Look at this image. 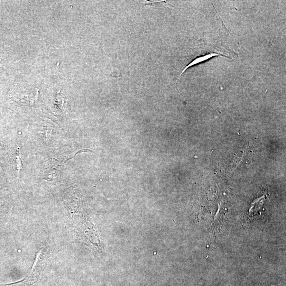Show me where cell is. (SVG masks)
I'll use <instances>...</instances> for the list:
<instances>
[{
  "label": "cell",
  "instance_id": "obj_1",
  "mask_svg": "<svg viewBox=\"0 0 286 286\" xmlns=\"http://www.w3.org/2000/svg\"><path fill=\"white\" fill-rule=\"evenodd\" d=\"M64 164L58 160H52L49 165L47 172H46L45 176L47 177L46 180H52L57 179L60 176L61 168Z\"/></svg>",
  "mask_w": 286,
  "mask_h": 286
},
{
  "label": "cell",
  "instance_id": "obj_4",
  "mask_svg": "<svg viewBox=\"0 0 286 286\" xmlns=\"http://www.w3.org/2000/svg\"><path fill=\"white\" fill-rule=\"evenodd\" d=\"M15 157H16V169L17 171L18 176V177H20L21 171L23 167V165L22 161L21 159L19 151H17Z\"/></svg>",
  "mask_w": 286,
  "mask_h": 286
},
{
  "label": "cell",
  "instance_id": "obj_3",
  "mask_svg": "<svg viewBox=\"0 0 286 286\" xmlns=\"http://www.w3.org/2000/svg\"><path fill=\"white\" fill-rule=\"evenodd\" d=\"M264 200V197L257 199L252 204V207L249 211V216H253V214H255L257 211L259 210L263 205Z\"/></svg>",
  "mask_w": 286,
  "mask_h": 286
},
{
  "label": "cell",
  "instance_id": "obj_2",
  "mask_svg": "<svg viewBox=\"0 0 286 286\" xmlns=\"http://www.w3.org/2000/svg\"><path fill=\"white\" fill-rule=\"evenodd\" d=\"M220 55H221V56L225 57L224 55H221V54H220L218 53H211L210 54L204 55V56H202V57H200L196 58L194 60H193L190 64H188V65L185 68H184L183 69V70L180 73V75L179 78H180V77L181 76L182 74L184 72H185L188 68H189L192 66H194L195 65H196V64H197L198 63H200L202 62H205V61H207V60H209L212 58H214L215 57L220 56Z\"/></svg>",
  "mask_w": 286,
  "mask_h": 286
}]
</instances>
